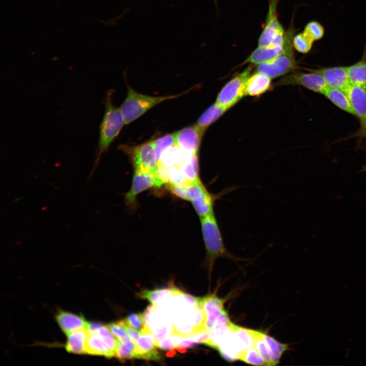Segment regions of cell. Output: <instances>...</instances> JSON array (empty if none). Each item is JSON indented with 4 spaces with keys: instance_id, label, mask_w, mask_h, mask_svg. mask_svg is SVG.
I'll list each match as a JSON object with an SVG mask.
<instances>
[{
    "instance_id": "cell-1",
    "label": "cell",
    "mask_w": 366,
    "mask_h": 366,
    "mask_svg": "<svg viewBox=\"0 0 366 366\" xmlns=\"http://www.w3.org/2000/svg\"><path fill=\"white\" fill-rule=\"evenodd\" d=\"M112 90H109L105 99V112L100 126V133L95 160L89 173V180L94 174L102 155L106 152L109 146L118 136L123 126L125 120L119 108L112 103Z\"/></svg>"
},
{
    "instance_id": "cell-2",
    "label": "cell",
    "mask_w": 366,
    "mask_h": 366,
    "mask_svg": "<svg viewBox=\"0 0 366 366\" xmlns=\"http://www.w3.org/2000/svg\"><path fill=\"white\" fill-rule=\"evenodd\" d=\"M202 237L206 250L205 265L210 277L216 260L219 257L236 259L225 247L222 233L214 212L201 218Z\"/></svg>"
},
{
    "instance_id": "cell-3",
    "label": "cell",
    "mask_w": 366,
    "mask_h": 366,
    "mask_svg": "<svg viewBox=\"0 0 366 366\" xmlns=\"http://www.w3.org/2000/svg\"><path fill=\"white\" fill-rule=\"evenodd\" d=\"M192 89L191 88L184 92L175 95L150 96L137 92L130 86H128L127 96L119 107L124 118L125 125L139 118L158 104L182 96L191 92Z\"/></svg>"
},
{
    "instance_id": "cell-4",
    "label": "cell",
    "mask_w": 366,
    "mask_h": 366,
    "mask_svg": "<svg viewBox=\"0 0 366 366\" xmlns=\"http://www.w3.org/2000/svg\"><path fill=\"white\" fill-rule=\"evenodd\" d=\"M295 31L293 26H290L285 33L283 53L268 62L257 65L255 72L263 73L271 78L293 72L296 68L293 46Z\"/></svg>"
},
{
    "instance_id": "cell-5",
    "label": "cell",
    "mask_w": 366,
    "mask_h": 366,
    "mask_svg": "<svg viewBox=\"0 0 366 366\" xmlns=\"http://www.w3.org/2000/svg\"><path fill=\"white\" fill-rule=\"evenodd\" d=\"M118 149L129 157L134 171L156 173L158 163L153 140L134 146L121 144Z\"/></svg>"
},
{
    "instance_id": "cell-6",
    "label": "cell",
    "mask_w": 366,
    "mask_h": 366,
    "mask_svg": "<svg viewBox=\"0 0 366 366\" xmlns=\"http://www.w3.org/2000/svg\"><path fill=\"white\" fill-rule=\"evenodd\" d=\"M279 0H269V8L263 29L258 41V47L283 46L286 32L278 20Z\"/></svg>"
},
{
    "instance_id": "cell-7",
    "label": "cell",
    "mask_w": 366,
    "mask_h": 366,
    "mask_svg": "<svg viewBox=\"0 0 366 366\" xmlns=\"http://www.w3.org/2000/svg\"><path fill=\"white\" fill-rule=\"evenodd\" d=\"M251 65L237 74L223 87L217 96L216 103L229 109L246 96L247 82L252 71Z\"/></svg>"
},
{
    "instance_id": "cell-8",
    "label": "cell",
    "mask_w": 366,
    "mask_h": 366,
    "mask_svg": "<svg viewBox=\"0 0 366 366\" xmlns=\"http://www.w3.org/2000/svg\"><path fill=\"white\" fill-rule=\"evenodd\" d=\"M309 72H295L280 79L275 86L300 85L324 95L329 88L322 76L314 69Z\"/></svg>"
},
{
    "instance_id": "cell-9",
    "label": "cell",
    "mask_w": 366,
    "mask_h": 366,
    "mask_svg": "<svg viewBox=\"0 0 366 366\" xmlns=\"http://www.w3.org/2000/svg\"><path fill=\"white\" fill-rule=\"evenodd\" d=\"M163 185L155 173L134 171L130 190L125 194V202L131 210L138 206L137 195L151 188H159Z\"/></svg>"
},
{
    "instance_id": "cell-10",
    "label": "cell",
    "mask_w": 366,
    "mask_h": 366,
    "mask_svg": "<svg viewBox=\"0 0 366 366\" xmlns=\"http://www.w3.org/2000/svg\"><path fill=\"white\" fill-rule=\"evenodd\" d=\"M204 132L195 124L185 127L175 132L176 143L185 155L199 153Z\"/></svg>"
},
{
    "instance_id": "cell-11",
    "label": "cell",
    "mask_w": 366,
    "mask_h": 366,
    "mask_svg": "<svg viewBox=\"0 0 366 366\" xmlns=\"http://www.w3.org/2000/svg\"><path fill=\"white\" fill-rule=\"evenodd\" d=\"M140 334L135 342V358L157 361L161 360L162 357L157 350V340L147 325L140 332Z\"/></svg>"
},
{
    "instance_id": "cell-12",
    "label": "cell",
    "mask_w": 366,
    "mask_h": 366,
    "mask_svg": "<svg viewBox=\"0 0 366 366\" xmlns=\"http://www.w3.org/2000/svg\"><path fill=\"white\" fill-rule=\"evenodd\" d=\"M359 120L362 131L366 126V88L350 83L344 91Z\"/></svg>"
},
{
    "instance_id": "cell-13",
    "label": "cell",
    "mask_w": 366,
    "mask_h": 366,
    "mask_svg": "<svg viewBox=\"0 0 366 366\" xmlns=\"http://www.w3.org/2000/svg\"><path fill=\"white\" fill-rule=\"evenodd\" d=\"M314 70L322 76L329 88L344 92L350 84L346 67L334 66Z\"/></svg>"
},
{
    "instance_id": "cell-14",
    "label": "cell",
    "mask_w": 366,
    "mask_h": 366,
    "mask_svg": "<svg viewBox=\"0 0 366 366\" xmlns=\"http://www.w3.org/2000/svg\"><path fill=\"white\" fill-rule=\"evenodd\" d=\"M224 299L215 294L201 298V302L205 316V328L210 331L221 313L224 310Z\"/></svg>"
},
{
    "instance_id": "cell-15",
    "label": "cell",
    "mask_w": 366,
    "mask_h": 366,
    "mask_svg": "<svg viewBox=\"0 0 366 366\" xmlns=\"http://www.w3.org/2000/svg\"><path fill=\"white\" fill-rule=\"evenodd\" d=\"M224 191L218 194L210 193L204 186L196 197L191 201L192 204L200 218L214 212V206L217 199L227 193Z\"/></svg>"
},
{
    "instance_id": "cell-16",
    "label": "cell",
    "mask_w": 366,
    "mask_h": 366,
    "mask_svg": "<svg viewBox=\"0 0 366 366\" xmlns=\"http://www.w3.org/2000/svg\"><path fill=\"white\" fill-rule=\"evenodd\" d=\"M231 324L228 313L224 310L209 331V339L204 345L217 350L221 343L230 332Z\"/></svg>"
},
{
    "instance_id": "cell-17",
    "label": "cell",
    "mask_w": 366,
    "mask_h": 366,
    "mask_svg": "<svg viewBox=\"0 0 366 366\" xmlns=\"http://www.w3.org/2000/svg\"><path fill=\"white\" fill-rule=\"evenodd\" d=\"M87 329L88 336L86 344V354L104 356L107 358L114 357L103 337L91 323H89Z\"/></svg>"
},
{
    "instance_id": "cell-18",
    "label": "cell",
    "mask_w": 366,
    "mask_h": 366,
    "mask_svg": "<svg viewBox=\"0 0 366 366\" xmlns=\"http://www.w3.org/2000/svg\"><path fill=\"white\" fill-rule=\"evenodd\" d=\"M229 334L239 354L246 349L253 346L254 337L252 329L243 328L232 323Z\"/></svg>"
},
{
    "instance_id": "cell-19",
    "label": "cell",
    "mask_w": 366,
    "mask_h": 366,
    "mask_svg": "<svg viewBox=\"0 0 366 366\" xmlns=\"http://www.w3.org/2000/svg\"><path fill=\"white\" fill-rule=\"evenodd\" d=\"M271 78L267 75L255 72L249 77L246 87V96L259 97L268 91L271 86Z\"/></svg>"
},
{
    "instance_id": "cell-20",
    "label": "cell",
    "mask_w": 366,
    "mask_h": 366,
    "mask_svg": "<svg viewBox=\"0 0 366 366\" xmlns=\"http://www.w3.org/2000/svg\"><path fill=\"white\" fill-rule=\"evenodd\" d=\"M55 317L58 325L66 335L76 330L88 327L89 324L82 316L66 311H59Z\"/></svg>"
},
{
    "instance_id": "cell-21",
    "label": "cell",
    "mask_w": 366,
    "mask_h": 366,
    "mask_svg": "<svg viewBox=\"0 0 366 366\" xmlns=\"http://www.w3.org/2000/svg\"><path fill=\"white\" fill-rule=\"evenodd\" d=\"M283 46H267L256 48L241 65L251 64L255 65L268 62L282 54Z\"/></svg>"
},
{
    "instance_id": "cell-22",
    "label": "cell",
    "mask_w": 366,
    "mask_h": 366,
    "mask_svg": "<svg viewBox=\"0 0 366 366\" xmlns=\"http://www.w3.org/2000/svg\"><path fill=\"white\" fill-rule=\"evenodd\" d=\"M67 336L68 338L65 348L68 352L78 354H86L87 327L76 330Z\"/></svg>"
},
{
    "instance_id": "cell-23",
    "label": "cell",
    "mask_w": 366,
    "mask_h": 366,
    "mask_svg": "<svg viewBox=\"0 0 366 366\" xmlns=\"http://www.w3.org/2000/svg\"><path fill=\"white\" fill-rule=\"evenodd\" d=\"M346 68L350 83L366 88V45L361 59Z\"/></svg>"
},
{
    "instance_id": "cell-24",
    "label": "cell",
    "mask_w": 366,
    "mask_h": 366,
    "mask_svg": "<svg viewBox=\"0 0 366 366\" xmlns=\"http://www.w3.org/2000/svg\"><path fill=\"white\" fill-rule=\"evenodd\" d=\"M176 289L174 286L154 290L144 289L138 293V295L141 298L148 300L154 306H158L174 296Z\"/></svg>"
},
{
    "instance_id": "cell-25",
    "label": "cell",
    "mask_w": 366,
    "mask_h": 366,
    "mask_svg": "<svg viewBox=\"0 0 366 366\" xmlns=\"http://www.w3.org/2000/svg\"><path fill=\"white\" fill-rule=\"evenodd\" d=\"M228 110V109L215 102L199 116L195 125L202 131L205 132Z\"/></svg>"
},
{
    "instance_id": "cell-26",
    "label": "cell",
    "mask_w": 366,
    "mask_h": 366,
    "mask_svg": "<svg viewBox=\"0 0 366 366\" xmlns=\"http://www.w3.org/2000/svg\"><path fill=\"white\" fill-rule=\"evenodd\" d=\"M199 153L186 155L178 166L186 177L189 184L200 180Z\"/></svg>"
},
{
    "instance_id": "cell-27",
    "label": "cell",
    "mask_w": 366,
    "mask_h": 366,
    "mask_svg": "<svg viewBox=\"0 0 366 366\" xmlns=\"http://www.w3.org/2000/svg\"><path fill=\"white\" fill-rule=\"evenodd\" d=\"M324 95L339 108L355 116L349 99L345 92L339 89L328 88Z\"/></svg>"
},
{
    "instance_id": "cell-28",
    "label": "cell",
    "mask_w": 366,
    "mask_h": 366,
    "mask_svg": "<svg viewBox=\"0 0 366 366\" xmlns=\"http://www.w3.org/2000/svg\"><path fill=\"white\" fill-rule=\"evenodd\" d=\"M185 156L182 150L176 144L163 152L158 165L167 168L179 166L184 160Z\"/></svg>"
},
{
    "instance_id": "cell-29",
    "label": "cell",
    "mask_w": 366,
    "mask_h": 366,
    "mask_svg": "<svg viewBox=\"0 0 366 366\" xmlns=\"http://www.w3.org/2000/svg\"><path fill=\"white\" fill-rule=\"evenodd\" d=\"M136 344L131 339L127 338L117 342L115 357L124 362L127 360L135 358Z\"/></svg>"
},
{
    "instance_id": "cell-30",
    "label": "cell",
    "mask_w": 366,
    "mask_h": 366,
    "mask_svg": "<svg viewBox=\"0 0 366 366\" xmlns=\"http://www.w3.org/2000/svg\"><path fill=\"white\" fill-rule=\"evenodd\" d=\"M261 335L271 352L272 365L278 364L280 362L282 354L288 349V345L279 342L265 333L261 332Z\"/></svg>"
},
{
    "instance_id": "cell-31",
    "label": "cell",
    "mask_w": 366,
    "mask_h": 366,
    "mask_svg": "<svg viewBox=\"0 0 366 366\" xmlns=\"http://www.w3.org/2000/svg\"><path fill=\"white\" fill-rule=\"evenodd\" d=\"M158 163L164 151L175 145V132L168 134L153 140Z\"/></svg>"
},
{
    "instance_id": "cell-32",
    "label": "cell",
    "mask_w": 366,
    "mask_h": 366,
    "mask_svg": "<svg viewBox=\"0 0 366 366\" xmlns=\"http://www.w3.org/2000/svg\"><path fill=\"white\" fill-rule=\"evenodd\" d=\"M253 346L265 361L267 365H272L271 352L263 339L261 332L253 330Z\"/></svg>"
},
{
    "instance_id": "cell-33",
    "label": "cell",
    "mask_w": 366,
    "mask_h": 366,
    "mask_svg": "<svg viewBox=\"0 0 366 366\" xmlns=\"http://www.w3.org/2000/svg\"><path fill=\"white\" fill-rule=\"evenodd\" d=\"M314 41L303 32L295 35L293 39L294 48L298 52L306 54L312 49Z\"/></svg>"
},
{
    "instance_id": "cell-34",
    "label": "cell",
    "mask_w": 366,
    "mask_h": 366,
    "mask_svg": "<svg viewBox=\"0 0 366 366\" xmlns=\"http://www.w3.org/2000/svg\"><path fill=\"white\" fill-rule=\"evenodd\" d=\"M238 360L255 365H267L262 356L254 346L243 351L238 356Z\"/></svg>"
},
{
    "instance_id": "cell-35",
    "label": "cell",
    "mask_w": 366,
    "mask_h": 366,
    "mask_svg": "<svg viewBox=\"0 0 366 366\" xmlns=\"http://www.w3.org/2000/svg\"><path fill=\"white\" fill-rule=\"evenodd\" d=\"M314 42L323 38L325 34L324 26L319 22L313 20L309 22L303 30Z\"/></svg>"
},
{
    "instance_id": "cell-36",
    "label": "cell",
    "mask_w": 366,
    "mask_h": 366,
    "mask_svg": "<svg viewBox=\"0 0 366 366\" xmlns=\"http://www.w3.org/2000/svg\"><path fill=\"white\" fill-rule=\"evenodd\" d=\"M189 184L178 166L168 168V183L166 185H183Z\"/></svg>"
},
{
    "instance_id": "cell-37",
    "label": "cell",
    "mask_w": 366,
    "mask_h": 366,
    "mask_svg": "<svg viewBox=\"0 0 366 366\" xmlns=\"http://www.w3.org/2000/svg\"><path fill=\"white\" fill-rule=\"evenodd\" d=\"M130 327L140 332L147 325L144 313H133L128 315L124 319Z\"/></svg>"
},
{
    "instance_id": "cell-38",
    "label": "cell",
    "mask_w": 366,
    "mask_h": 366,
    "mask_svg": "<svg viewBox=\"0 0 366 366\" xmlns=\"http://www.w3.org/2000/svg\"><path fill=\"white\" fill-rule=\"evenodd\" d=\"M107 326L118 341H122L129 337L123 320L110 323Z\"/></svg>"
},
{
    "instance_id": "cell-39",
    "label": "cell",
    "mask_w": 366,
    "mask_h": 366,
    "mask_svg": "<svg viewBox=\"0 0 366 366\" xmlns=\"http://www.w3.org/2000/svg\"><path fill=\"white\" fill-rule=\"evenodd\" d=\"M157 346L161 349L167 350L175 347L176 344L172 339H166L157 342Z\"/></svg>"
},
{
    "instance_id": "cell-40",
    "label": "cell",
    "mask_w": 366,
    "mask_h": 366,
    "mask_svg": "<svg viewBox=\"0 0 366 366\" xmlns=\"http://www.w3.org/2000/svg\"><path fill=\"white\" fill-rule=\"evenodd\" d=\"M123 320L128 332V336L135 343L140 337V332L137 329L129 326L126 323L124 319Z\"/></svg>"
},
{
    "instance_id": "cell-41",
    "label": "cell",
    "mask_w": 366,
    "mask_h": 366,
    "mask_svg": "<svg viewBox=\"0 0 366 366\" xmlns=\"http://www.w3.org/2000/svg\"><path fill=\"white\" fill-rule=\"evenodd\" d=\"M198 344V343L195 342L193 340L186 339L180 341L177 346H182L186 348H192L197 346Z\"/></svg>"
},
{
    "instance_id": "cell-42",
    "label": "cell",
    "mask_w": 366,
    "mask_h": 366,
    "mask_svg": "<svg viewBox=\"0 0 366 366\" xmlns=\"http://www.w3.org/2000/svg\"><path fill=\"white\" fill-rule=\"evenodd\" d=\"M175 354H176L175 349L173 348L170 349L169 350V351L166 353V356L167 357H173Z\"/></svg>"
},
{
    "instance_id": "cell-43",
    "label": "cell",
    "mask_w": 366,
    "mask_h": 366,
    "mask_svg": "<svg viewBox=\"0 0 366 366\" xmlns=\"http://www.w3.org/2000/svg\"><path fill=\"white\" fill-rule=\"evenodd\" d=\"M186 348H186V347L179 346H177L175 347V349L180 353H186L187 352Z\"/></svg>"
},
{
    "instance_id": "cell-44",
    "label": "cell",
    "mask_w": 366,
    "mask_h": 366,
    "mask_svg": "<svg viewBox=\"0 0 366 366\" xmlns=\"http://www.w3.org/2000/svg\"><path fill=\"white\" fill-rule=\"evenodd\" d=\"M362 132L364 133V134H365L366 135V127L365 128V129L363 130V131Z\"/></svg>"
},
{
    "instance_id": "cell-45",
    "label": "cell",
    "mask_w": 366,
    "mask_h": 366,
    "mask_svg": "<svg viewBox=\"0 0 366 366\" xmlns=\"http://www.w3.org/2000/svg\"><path fill=\"white\" fill-rule=\"evenodd\" d=\"M214 1L215 3L216 4V3H216V0H214Z\"/></svg>"
},
{
    "instance_id": "cell-46",
    "label": "cell",
    "mask_w": 366,
    "mask_h": 366,
    "mask_svg": "<svg viewBox=\"0 0 366 366\" xmlns=\"http://www.w3.org/2000/svg\"><path fill=\"white\" fill-rule=\"evenodd\" d=\"M365 127H366V126L365 127ZM365 128H364V129H365ZM364 129H363V130H364ZM363 130H362V131H363Z\"/></svg>"
}]
</instances>
